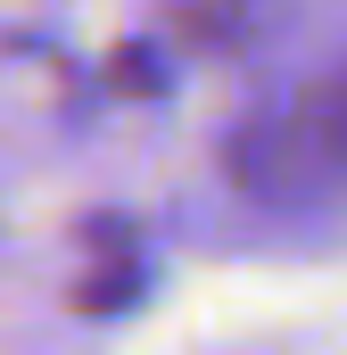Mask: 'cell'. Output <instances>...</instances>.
<instances>
[{"label": "cell", "mask_w": 347, "mask_h": 355, "mask_svg": "<svg viewBox=\"0 0 347 355\" xmlns=\"http://www.w3.org/2000/svg\"><path fill=\"white\" fill-rule=\"evenodd\" d=\"M347 174V67L323 75L314 91H298L273 124H257L240 141V182L264 198H298Z\"/></svg>", "instance_id": "cell-1"}]
</instances>
